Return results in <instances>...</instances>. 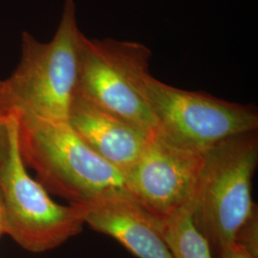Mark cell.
I'll use <instances>...</instances> for the list:
<instances>
[{
  "label": "cell",
  "instance_id": "cell-1",
  "mask_svg": "<svg viewBox=\"0 0 258 258\" xmlns=\"http://www.w3.org/2000/svg\"><path fill=\"white\" fill-rule=\"evenodd\" d=\"M19 145L25 166L35 171L37 181L70 205L128 191L123 174L99 156L68 121L20 114Z\"/></svg>",
  "mask_w": 258,
  "mask_h": 258
},
{
  "label": "cell",
  "instance_id": "cell-2",
  "mask_svg": "<svg viewBox=\"0 0 258 258\" xmlns=\"http://www.w3.org/2000/svg\"><path fill=\"white\" fill-rule=\"evenodd\" d=\"M82 36L75 0H64L58 27L48 42L23 33L19 64L4 80L21 115L68 121L78 90Z\"/></svg>",
  "mask_w": 258,
  "mask_h": 258
},
{
  "label": "cell",
  "instance_id": "cell-3",
  "mask_svg": "<svg viewBox=\"0 0 258 258\" xmlns=\"http://www.w3.org/2000/svg\"><path fill=\"white\" fill-rule=\"evenodd\" d=\"M258 161L256 131L226 139L205 151L192 204V218L213 257L234 242L257 208L251 183Z\"/></svg>",
  "mask_w": 258,
  "mask_h": 258
},
{
  "label": "cell",
  "instance_id": "cell-4",
  "mask_svg": "<svg viewBox=\"0 0 258 258\" xmlns=\"http://www.w3.org/2000/svg\"><path fill=\"white\" fill-rule=\"evenodd\" d=\"M19 120L18 110L10 121L8 149L0 164L4 234L28 251L40 253L79 234L85 224L84 211L81 206L55 203L30 175L19 150Z\"/></svg>",
  "mask_w": 258,
  "mask_h": 258
},
{
  "label": "cell",
  "instance_id": "cell-5",
  "mask_svg": "<svg viewBox=\"0 0 258 258\" xmlns=\"http://www.w3.org/2000/svg\"><path fill=\"white\" fill-rule=\"evenodd\" d=\"M151 55L139 42L83 34L77 95L144 128H160L142 90Z\"/></svg>",
  "mask_w": 258,
  "mask_h": 258
},
{
  "label": "cell",
  "instance_id": "cell-6",
  "mask_svg": "<svg viewBox=\"0 0 258 258\" xmlns=\"http://www.w3.org/2000/svg\"><path fill=\"white\" fill-rule=\"evenodd\" d=\"M142 90L160 129L192 148L206 151L226 139L257 131L252 106L179 89L150 73L144 76Z\"/></svg>",
  "mask_w": 258,
  "mask_h": 258
},
{
  "label": "cell",
  "instance_id": "cell-7",
  "mask_svg": "<svg viewBox=\"0 0 258 258\" xmlns=\"http://www.w3.org/2000/svg\"><path fill=\"white\" fill-rule=\"evenodd\" d=\"M204 163L205 151L157 129L123 174L126 188L148 212L164 218L192 206Z\"/></svg>",
  "mask_w": 258,
  "mask_h": 258
},
{
  "label": "cell",
  "instance_id": "cell-8",
  "mask_svg": "<svg viewBox=\"0 0 258 258\" xmlns=\"http://www.w3.org/2000/svg\"><path fill=\"white\" fill-rule=\"evenodd\" d=\"M81 207L85 224L117 240L136 257L173 258L160 233V219L128 191L102 195Z\"/></svg>",
  "mask_w": 258,
  "mask_h": 258
},
{
  "label": "cell",
  "instance_id": "cell-9",
  "mask_svg": "<svg viewBox=\"0 0 258 258\" xmlns=\"http://www.w3.org/2000/svg\"><path fill=\"white\" fill-rule=\"evenodd\" d=\"M68 122L99 156L122 174L136 163L153 132L104 110L78 95Z\"/></svg>",
  "mask_w": 258,
  "mask_h": 258
},
{
  "label": "cell",
  "instance_id": "cell-10",
  "mask_svg": "<svg viewBox=\"0 0 258 258\" xmlns=\"http://www.w3.org/2000/svg\"><path fill=\"white\" fill-rule=\"evenodd\" d=\"M160 219V233L173 258H214L192 218V206Z\"/></svg>",
  "mask_w": 258,
  "mask_h": 258
},
{
  "label": "cell",
  "instance_id": "cell-11",
  "mask_svg": "<svg viewBox=\"0 0 258 258\" xmlns=\"http://www.w3.org/2000/svg\"><path fill=\"white\" fill-rule=\"evenodd\" d=\"M5 81H0V164L4 160L9 145V124L17 113Z\"/></svg>",
  "mask_w": 258,
  "mask_h": 258
},
{
  "label": "cell",
  "instance_id": "cell-12",
  "mask_svg": "<svg viewBox=\"0 0 258 258\" xmlns=\"http://www.w3.org/2000/svg\"><path fill=\"white\" fill-rule=\"evenodd\" d=\"M234 242L258 256L257 209L252 212L248 221L241 227Z\"/></svg>",
  "mask_w": 258,
  "mask_h": 258
},
{
  "label": "cell",
  "instance_id": "cell-13",
  "mask_svg": "<svg viewBox=\"0 0 258 258\" xmlns=\"http://www.w3.org/2000/svg\"><path fill=\"white\" fill-rule=\"evenodd\" d=\"M214 258H258V256L249 252L239 244L232 242L224 247Z\"/></svg>",
  "mask_w": 258,
  "mask_h": 258
},
{
  "label": "cell",
  "instance_id": "cell-14",
  "mask_svg": "<svg viewBox=\"0 0 258 258\" xmlns=\"http://www.w3.org/2000/svg\"><path fill=\"white\" fill-rule=\"evenodd\" d=\"M4 234V220H3V211H2V205L0 201V236Z\"/></svg>",
  "mask_w": 258,
  "mask_h": 258
}]
</instances>
